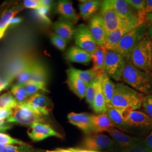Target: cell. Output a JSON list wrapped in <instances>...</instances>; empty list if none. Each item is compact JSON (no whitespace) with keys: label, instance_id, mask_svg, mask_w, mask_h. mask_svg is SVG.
I'll list each match as a JSON object with an SVG mask.
<instances>
[{"label":"cell","instance_id":"obj_1","mask_svg":"<svg viewBox=\"0 0 152 152\" xmlns=\"http://www.w3.org/2000/svg\"><path fill=\"white\" fill-rule=\"evenodd\" d=\"M144 96L124 82H117L115 83L113 97L107 108L117 109L124 115L140 108Z\"/></svg>","mask_w":152,"mask_h":152},{"label":"cell","instance_id":"obj_2","mask_svg":"<svg viewBox=\"0 0 152 152\" xmlns=\"http://www.w3.org/2000/svg\"><path fill=\"white\" fill-rule=\"evenodd\" d=\"M37 59L32 47L26 46L19 48L9 58V61L6 62L2 69V75L0 76L10 86L28 65Z\"/></svg>","mask_w":152,"mask_h":152},{"label":"cell","instance_id":"obj_3","mask_svg":"<svg viewBox=\"0 0 152 152\" xmlns=\"http://www.w3.org/2000/svg\"><path fill=\"white\" fill-rule=\"evenodd\" d=\"M122 81L144 95L152 94V72L141 70L127 61L122 74Z\"/></svg>","mask_w":152,"mask_h":152},{"label":"cell","instance_id":"obj_4","mask_svg":"<svg viewBox=\"0 0 152 152\" xmlns=\"http://www.w3.org/2000/svg\"><path fill=\"white\" fill-rule=\"evenodd\" d=\"M148 24L145 22L127 33L114 48L115 51L120 53L126 61H129L134 50L147 36Z\"/></svg>","mask_w":152,"mask_h":152},{"label":"cell","instance_id":"obj_5","mask_svg":"<svg viewBox=\"0 0 152 152\" xmlns=\"http://www.w3.org/2000/svg\"><path fill=\"white\" fill-rule=\"evenodd\" d=\"M6 121L11 124L29 126L36 123H44L45 116L33 111L26 103L18 104L11 109V114Z\"/></svg>","mask_w":152,"mask_h":152},{"label":"cell","instance_id":"obj_6","mask_svg":"<svg viewBox=\"0 0 152 152\" xmlns=\"http://www.w3.org/2000/svg\"><path fill=\"white\" fill-rule=\"evenodd\" d=\"M152 41L146 36L134 50L129 61L136 68L151 71Z\"/></svg>","mask_w":152,"mask_h":152},{"label":"cell","instance_id":"obj_7","mask_svg":"<svg viewBox=\"0 0 152 152\" xmlns=\"http://www.w3.org/2000/svg\"><path fill=\"white\" fill-rule=\"evenodd\" d=\"M126 61L120 53L114 50H108L104 73L115 81H122V74Z\"/></svg>","mask_w":152,"mask_h":152},{"label":"cell","instance_id":"obj_8","mask_svg":"<svg viewBox=\"0 0 152 152\" xmlns=\"http://www.w3.org/2000/svg\"><path fill=\"white\" fill-rule=\"evenodd\" d=\"M102 4L114 9L126 20L136 27L145 22V16L140 15L125 0H105Z\"/></svg>","mask_w":152,"mask_h":152},{"label":"cell","instance_id":"obj_9","mask_svg":"<svg viewBox=\"0 0 152 152\" xmlns=\"http://www.w3.org/2000/svg\"><path fill=\"white\" fill-rule=\"evenodd\" d=\"M99 14L108 34L126 24L130 23L121 16L114 9L103 4H102Z\"/></svg>","mask_w":152,"mask_h":152},{"label":"cell","instance_id":"obj_10","mask_svg":"<svg viewBox=\"0 0 152 152\" xmlns=\"http://www.w3.org/2000/svg\"><path fill=\"white\" fill-rule=\"evenodd\" d=\"M74 39L77 46L85 50L91 55L98 46L89 28L85 24H81L76 28Z\"/></svg>","mask_w":152,"mask_h":152},{"label":"cell","instance_id":"obj_11","mask_svg":"<svg viewBox=\"0 0 152 152\" xmlns=\"http://www.w3.org/2000/svg\"><path fill=\"white\" fill-rule=\"evenodd\" d=\"M125 118L127 129L145 131L152 130V119L144 112L137 110L131 111L125 115Z\"/></svg>","mask_w":152,"mask_h":152},{"label":"cell","instance_id":"obj_12","mask_svg":"<svg viewBox=\"0 0 152 152\" xmlns=\"http://www.w3.org/2000/svg\"><path fill=\"white\" fill-rule=\"evenodd\" d=\"M86 149L92 151H102L113 149L115 143L113 139L102 134L93 133L86 136L82 142Z\"/></svg>","mask_w":152,"mask_h":152},{"label":"cell","instance_id":"obj_13","mask_svg":"<svg viewBox=\"0 0 152 152\" xmlns=\"http://www.w3.org/2000/svg\"><path fill=\"white\" fill-rule=\"evenodd\" d=\"M25 103L33 111L45 117L49 115L50 112L53 108L51 100L40 93L30 96Z\"/></svg>","mask_w":152,"mask_h":152},{"label":"cell","instance_id":"obj_14","mask_svg":"<svg viewBox=\"0 0 152 152\" xmlns=\"http://www.w3.org/2000/svg\"><path fill=\"white\" fill-rule=\"evenodd\" d=\"M88 27L98 46H104L108 34L99 13L91 18Z\"/></svg>","mask_w":152,"mask_h":152},{"label":"cell","instance_id":"obj_15","mask_svg":"<svg viewBox=\"0 0 152 152\" xmlns=\"http://www.w3.org/2000/svg\"><path fill=\"white\" fill-rule=\"evenodd\" d=\"M28 134L35 141H41L50 136L62 137L50 125L44 123H36L32 125L28 131Z\"/></svg>","mask_w":152,"mask_h":152},{"label":"cell","instance_id":"obj_16","mask_svg":"<svg viewBox=\"0 0 152 152\" xmlns=\"http://www.w3.org/2000/svg\"><path fill=\"white\" fill-rule=\"evenodd\" d=\"M69 122L81 129L87 134L94 133L91 121V115L87 113H76L71 112L68 114Z\"/></svg>","mask_w":152,"mask_h":152},{"label":"cell","instance_id":"obj_17","mask_svg":"<svg viewBox=\"0 0 152 152\" xmlns=\"http://www.w3.org/2000/svg\"><path fill=\"white\" fill-rule=\"evenodd\" d=\"M66 83L71 91L81 99L85 98L87 86L76 75L74 68L71 67L66 71Z\"/></svg>","mask_w":152,"mask_h":152},{"label":"cell","instance_id":"obj_18","mask_svg":"<svg viewBox=\"0 0 152 152\" xmlns=\"http://www.w3.org/2000/svg\"><path fill=\"white\" fill-rule=\"evenodd\" d=\"M53 28L55 33L64 39L67 42L74 38L76 28L72 22L61 17L58 21L55 22Z\"/></svg>","mask_w":152,"mask_h":152},{"label":"cell","instance_id":"obj_19","mask_svg":"<svg viewBox=\"0 0 152 152\" xmlns=\"http://www.w3.org/2000/svg\"><path fill=\"white\" fill-rule=\"evenodd\" d=\"M136 27V26L132 24L127 23L109 33L104 47L108 50H113L124 36Z\"/></svg>","mask_w":152,"mask_h":152},{"label":"cell","instance_id":"obj_20","mask_svg":"<svg viewBox=\"0 0 152 152\" xmlns=\"http://www.w3.org/2000/svg\"><path fill=\"white\" fill-rule=\"evenodd\" d=\"M55 11L61 18L74 24L77 23L79 19V16L76 13L72 2L69 1L62 0L58 1L55 6Z\"/></svg>","mask_w":152,"mask_h":152},{"label":"cell","instance_id":"obj_21","mask_svg":"<svg viewBox=\"0 0 152 152\" xmlns=\"http://www.w3.org/2000/svg\"><path fill=\"white\" fill-rule=\"evenodd\" d=\"M67 59L73 63L87 65L92 61L91 55L77 46H72L66 53Z\"/></svg>","mask_w":152,"mask_h":152},{"label":"cell","instance_id":"obj_22","mask_svg":"<svg viewBox=\"0 0 152 152\" xmlns=\"http://www.w3.org/2000/svg\"><path fill=\"white\" fill-rule=\"evenodd\" d=\"M91 121L94 133L102 134L104 132H108L111 129L115 127L106 112L92 115Z\"/></svg>","mask_w":152,"mask_h":152},{"label":"cell","instance_id":"obj_23","mask_svg":"<svg viewBox=\"0 0 152 152\" xmlns=\"http://www.w3.org/2000/svg\"><path fill=\"white\" fill-rule=\"evenodd\" d=\"M107 132H108L115 142L126 149L132 146L139 141L137 139L125 134L122 131L115 129V127L111 129Z\"/></svg>","mask_w":152,"mask_h":152},{"label":"cell","instance_id":"obj_24","mask_svg":"<svg viewBox=\"0 0 152 152\" xmlns=\"http://www.w3.org/2000/svg\"><path fill=\"white\" fill-rule=\"evenodd\" d=\"M102 1L91 0L82 1L79 5L80 13L84 19H88L95 15L96 12L101 7Z\"/></svg>","mask_w":152,"mask_h":152},{"label":"cell","instance_id":"obj_25","mask_svg":"<svg viewBox=\"0 0 152 152\" xmlns=\"http://www.w3.org/2000/svg\"><path fill=\"white\" fill-rule=\"evenodd\" d=\"M108 50L104 46H98L91 55L92 68L100 75L104 73V68Z\"/></svg>","mask_w":152,"mask_h":152},{"label":"cell","instance_id":"obj_26","mask_svg":"<svg viewBox=\"0 0 152 152\" xmlns=\"http://www.w3.org/2000/svg\"><path fill=\"white\" fill-rule=\"evenodd\" d=\"M102 76L101 77L99 83L96 93L95 96L94 102L91 106L93 110L98 114L105 113L107 110L106 101H105V99L104 97L103 90H102Z\"/></svg>","mask_w":152,"mask_h":152},{"label":"cell","instance_id":"obj_27","mask_svg":"<svg viewBox=\"0 0 152 152\" xmlns=\"http://www.w3.org/2000/svg\"><path fill=\"white\" fill-rule=\"evenodd\" d=\"M106 113L114 127L126 131L128 129L124 115L118 109L109 107L107 108Z\"/></svg>","mask_w":152,"mask_h":152},{"label":"cell","instance_id":"obj_28","mask_svg":"<svg viewBox=\"0 0 152 152\" xmlns=\"http://www.w3.org/2000/svg\"><path fill=\"white\" fill-rule=\"evenodd\" d=\"M102 87L107 107L111 103L113 97L115 83L108 76L104 73L102 76Z\"/></svg>","mask_w":152,"mask_h":152},{"label":"cell","instance_id":"obj_29","mask_svg":"<svg viewBox=\"0 0 152 152\" xmlns=\"http://www.w3.org/2000/svg\"><path fill=\"white\" fill-rule=\"evenodd\" d=\"M48 78V69L44 63L39 60L34 69L30 81L46 83Z\"/></svg>","mask_w":152,"mask_h":152},{"label":"cell","instance_id":"obj_30","mask_svg":"<svg viewBox=\"0 0 152 152\" xmlns=\"http://www.w3.org/2000/svg\"><path fill=\"white\" fill-rule=\"evenodd\" d=\"M74 71L76 75L87 86L97 79L99 76L102 75L99 73L98 72L95 71L92 68L91 69L85 71L74 68Z\"/></svg>","mask_w":152,"mask_h":152},{"label":"cell","instance_id":"obj_31","mask_svg":"<svg viewBox=\"0 0 152 152\" xmlns=\"http://www.w3.org/2000/svg\"><path fill=\"white\" fill-rule=\"evenodd\" d=\"M39 60L37 59L34 61L22 71L15 79L17 84L24 85L28 82L30 81L34 69Z\"/></svg>","mask_w":152,"mask_h":152},{"label":"cell","instance_id":"obj_32","mask_svg":"<svg viewBox=\"0 0 152 152\" xmlns=\"http://www.w3.org/2000/svg\"><path fill=\"white\" fill-rule=\"evenodd\" d=\"M19 7H14L8 11H6L0 19V32L5 34L6 29L9 26L11 19L21 10Z\"/></svg>","mask_w":152,"mask_h":152},{"label":"cell","instance_id":"obj_33","mask_svg":"<svg viewBox=\"0 0 152 152\" xmlns=\"http://www.w3.org/2000/svg\"><path fill=\"white\" fill-rule=\"evenodd\" d=\"M46 85V83H45L29 81L23 86L27 94L28 97L29 98L33 95L37 94L39 91L48 92Z\"/></svg>","mask_w":152,"mask_h":152},{"label":"cell","instance_id":"obj_34","mask_svg":"<svg viewBox=\"0 0 152 152\" xmlns=\"http://www.w3.org/2000/svg\"><path fill=\"white\" fill-rule=\"evenodd\" d=\"M0 152H47L34 149L29 145L15 146L13 145L0 144Z\"/></svg>","mask_w":152,"mask_h":152},{"label":"cell","instance_id":"obj_35","mask_svg":"<svg viewBox=\"0 0 152 152\" xmlns=\"http://www.w3.org/2000/svg\"><path fill=\"white\" fill-rule=\"evenodd\" d=\"M11 92L18 104L25 103L28 99L23 85L17 83L15 84L11 87Z\"/></svg>","mask_w":152,"mask_h":152},{"label":"cell","instance_id":"obj_36","mask_svg":"<svg viewBox=\"0 0 152 152\" xmlns=\"http://www.w3.org/2000/svg\"><path fill=\"white\" fill-rule=\"evenodd\" d=\"M102 75L99 76L97 79H96L94 81L92 82V83H91L90 85L87 86L85 98L87 103L91 107L92 106L94 99L97 91L98 85Z\"/></svg>","mask_w":152,"mask_h":152},{"label":"cell","instance_id":"obj_37","mask_svg":"<svg viewBox=\"0 0 152 152\" xmlns=\"http://www.w3.org/2000/svg\"><path fill=\"white\" fill-rule=\"evenodd\" d=\"M18 104L15 98L10 93H5L0 96V107L11 110L16 107Z\"/></svg>","mask_w":152,"mask_h":152},{"label":"cell","instance_id":"obj_38","mask_svg":"<svg viewBox=\"0 0 152 152\" xmlns=\"http://www.w3.org/2000/svg\"><path fill=\"white\" fill-rule=\"evenodd\" d=\"M126 2L136 10L140 15L145 16L147 1L145 0H125Z\"/></svg>","mask_w":152,"mask_h":152},{"label":"cell","instance_id":"obj_39","mask_svg":"<svg viewBox=\"0 0 152 152\" xmlns=\"http://www.w3.org/2000/svg\"><path fill=\"white\" fill-rule=\"evenodd\" d=\"M0 144H3V145L16 144L19 145H28V144L23 141L14 139L10 135L2 133V132H0Z\"/></svg>","mask_w":152,"mask_h":152},{"label":"cell","instance_id":"obj_40","mask_svg":"<svg viewBox=\"0 0 152 152\" xmlns=\"http://www.w3.org/2000/svg\"><path fill=\"white\" fill-rule=\"evenodd\" d=\"M50 40L51 44L55 48L60 50L61 51H64L67 45V42L64 39L61 38L59 36L56 34L55 33H53L50 36Z\"/></svg>","mask_w":152,"mask_h":152},{"label":"cell","instance_id":"obj_41","mask_svg":"<svg viewBox=\"0 0 152 152\" xmlns=\"http://www.w3.org/2000/svg\"><path fill=\"white\" fill-rule=\"evenodd\" d=\"M51 9V7L42 6L40 9L36 10V14L39 19L46 24H50L51 20L48 16V14Z\"/></svg>","mask_w":152,"mask_h":152},{"label":"cell","instance_id":"obj_42","mask_svg":"<svg viewBox=\"0 0 152 152\" xmlns=\"http://www.w3.org/2000/svg\"><path fill=\"white\" fill-rule=\"evenodd\" d=\"M141 107L144 112L152 119V94L144 96Z\"/></svg>","mask_w":152,"mask_h":152},{"label":"cell","instance_id":"obj_43","mask_svg":"<svg viewBox=\"0 0 152 152\" xmlns=\"http://www.w3.org/2000/svg\"><path fill=\"white\" fill-rule=\"evenodd\" d=\"M123 152H150L145 145L143 144L142 141H138L132 146L126 149Z\"/></svg>","mask_w":152,"mask_h":152},{"label":"cell","instance_id":"obj_44","mask_svg":"<svg viewBox=\"0 0 152 152\" xmlns=\"http://www.w3.org/2000/svg\"><path fill=\"white\" fill-rule=\"evenodd\" d=\"M23 5L26 8L34 9L36 10H38L42 6L41 1L37 0H25L24 1Z\"/></svg>","mask_w":152,"mask_h":152},{"label":"cell","instance_id":"obj_45","mask_svg":"<svg viewBox=\"0 0 152 152\" xmlns=\"http://www.w3.org/2000/svg\"><path fill=\"white\" fill-rule=\"evenodd\" d=\"M142 143L149 152H152V130Z\"/></svg>","mask_w":152,"mask_h":152},{"label":"cell","instance_id":"obj_46","mask_svg":"<svg viewBox=\"0 0 152 152\" xmlns=\"http://www.w3.org/2000/svg\"><path fill=\"white\" fill-rule=\"evenodd\" d=\"M11 110L9 109L0 107V121L6 120L10 115Z\"/></svg>","mask_w":152,"mask_h":152},{"label":"cell","instance_id":"obj_47","mask_svg":"<svg viewBox=\"0 0 152 152\" xmlns=\"http://www.w3.org/2000/svg\"><path fill=\"white\" fill-rule=\"evenodd\" d=\"M12 124L8 122L6 120L0 121V132H4L12 127Z\"/></svg>","mask_w":152,"mask_h":152},{"label":"cell","instance_id":"obj_48","mask_svg":"<svg viewBox=\"0 0 152 152\" xmlns=\"http://www.w3.org/2000/svg\"><path fill=\"white\" fill-rule=\"evenodd\" d=\"M9 86V83L0 76V92L5 90L6 88Z\"/></svg>","mask_w":152,"mask_h":152},{"label":"cell","instance_id":"obj_49","mask_svg":"<svg viewBox=\"0 0 152 152\" xmlns=\"http://www.w3.org/2000/svg\"><path fill=\"white\" fill-rule=\"evenodd\" d=\"M67 150L69 152H102L96 151L88 150V149H78V148H69V149H67Z\"/></svg>","mask_w":152,"mask_h":152},{"label":"cell","instance_id":"obj_50","mask_svg":"<svg viewBox=\"0 0 152 152\" xmlns=\"http://www.w3.org/2000/svg\"><path fill=\"white\" fill-rule=\"evenodd\" d=\"M145 11V14L152 12V0H147Z\"/></svg>","mask_w":152,"mask_h":152},{"label":"cell","instance_id":"obj_51","mask_svg":"<svg viewBox=\"0 0 152 152\" xmlns=\"http://www.w3.org/2000/svg\"><path fill=\"white\" fill-rule=\"evenodd\" d=\"M22 19L20 18L16 17V18H14L11 19L10 22L9 23V26L11 25H15V24H18L22 22Z\"/></svg>","mask_w":152,"mask_h":152},{"label":"cell","instance_id":"obj_52","mask_svg":"<svg viewBox=\"0 0 152 152\" xmlns=\"http://www.w3.org/2000/svg\"><path fill=\"white\" fill-rule=\"evenodd\" d=\"M147 36L152 41V24H148Z\"/></svg>","mask_w":152,"mask_h":152},{"label":"cell","instance_id":"obj_53","mask_svg":"<svg viewBox=\"0 0 152 152\" xmlns=\"http://www.w3.org/2000/svg\"><path fill=\"white\" fill-rule=\"evenodd\" d=\"M145 22L147 24H152V12L146 14L145 16Z\"/></svg>","mask_w":152,"mask_h":152},{"label":"cell","instance_id":"obj_54","mask_svg":"<svg viewBox=\"0 0 152 152\" xmlns=\"http://www.w3.org/2000/svg\"><path fill=\"white\" fill-rule=\"evenodd\" d=\"M58 151H60L61 152H69L68 151L67 149H59V148H58L56 149Z\"/></svg>","mask_w":152,"mask_h":152},{"label":"cell","instance_id":"obj_55","mask_svg":"<svg viewBox=\"0 0 152 152\" xmlns=\"http://www.w3.org/2000/svg\"><path fill=\"white\" fill-rule=\"evenodd\" d=\"M151 71L152 72V51H151Z\"/></svg>","mask_w":152,"mask_h":152},{"label":"cell","instance_id":"obj_56","mask_svg":"<svg viewBox=\"0 0 152 152\" xmlns=\"http://www.w3.org/2000/svg\"><path fill=\"white\" fill-rule=\"evenodd\" d=\"M47 152H61L60 151H58L57 149L56 150V151H46Z\"/></svg>","mask_w":152,"mask_h":152},{"label":"cell","instance_id":"obj_57","mask_svg":"<svg viewBox=\"0 0 152 152\" xmlns=\"http://www.w3.org/2000/svg\"><path fill=\"white\" fill-rule=\"evenodd\" d=\"M4 34H2V33L0 32V39H1V38H2V37L4 36Z\"/></svg>","mask_w":152,"mask_h":152},{"label":"cell","instance_id":"obj_58","mask_svg":"<svg viewBox=\"0 0 152 152\" xmlns=\"http://www.w3.org/2000/svg\"></svg>","mask_w":152,"mask_h":152}]
</instances>
